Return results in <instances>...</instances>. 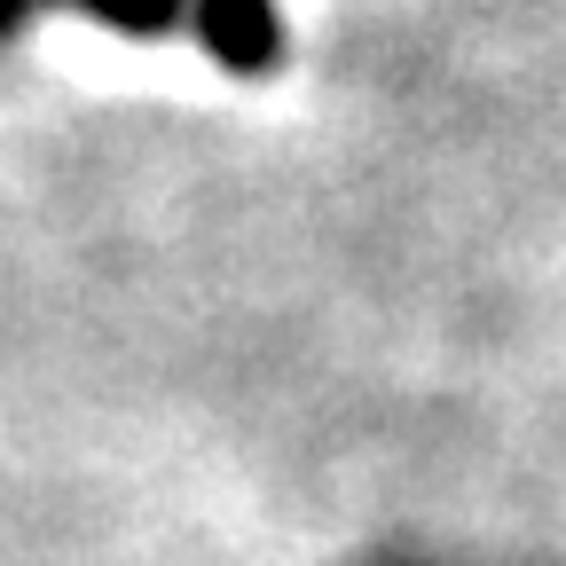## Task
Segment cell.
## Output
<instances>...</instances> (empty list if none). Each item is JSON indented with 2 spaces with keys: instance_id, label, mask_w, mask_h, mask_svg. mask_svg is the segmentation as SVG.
Returning <instances> with one entry per match:
<instances>
[{
  "instance_id": "cell-2",
  "label": "cell",
  "mask_w": 566,
  "mask_h": 566,
  "mask_svg": "<svg viewBox=\"0 0 566 566\" xmlns=\"http://www.w3.org/2000/svg\"><path fill=\"white\" fill-rule=\"evenodd\" d=\"M87 9L111 17V24H134V32H158L174 17V0H87Z\"/></svg>"
},
{
  "instance_id": "cell-1",
  "label": "cell",
  "mask_w": 566,
  "mask_h": 566,
  "mask_svg": "<svg viewBox=\"0 0 566 566\" xmlns=\"http://www.w3.org/2000/svg\"><path fill=\"white\" fill-rule=\"evenodd\" d=\"M205 40L221 48L237 71H268V55H275V9H268V0H205Z\"/></svg>"
}]
</instances>
